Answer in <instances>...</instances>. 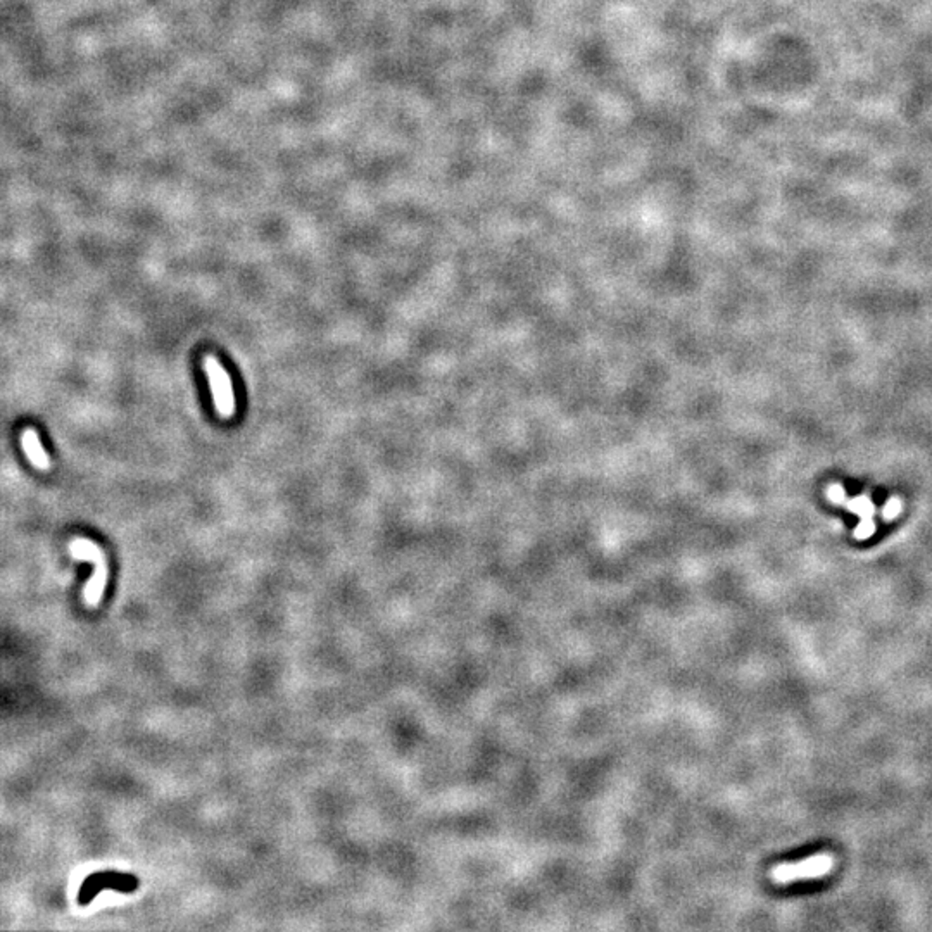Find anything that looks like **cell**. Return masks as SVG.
<instances>
[{
  "instance_id": "1",
  "label": "cell",
  "mask_w": 932,
  "mask_h": 932,
  "mask_svg": "<svg viewBox=\"0 0 932 932\" xmlns=\"http://www.w3.org/2000/svg\"><path fill=\"white\" fill-rule=\"evenodd\" d=\"M835 860L833 855L822 853L815 857L805 858L801 862L793 863H781L770 870V879L775 884H791L796 881H810V879H820L825 874H829L834 869Z\"/></svg>"
},
{
  "instance_id": "2",
  "label": "cell",
  "mask_w": 932,
  "mask_h": 932,
  "mask_svg": "<svg viewBox=\"0 0 932 932\" xmlns=\"http://www.w3.org/2000/svg\"><path fill=\"white\" fill-rule=\"evenodd\" d=\"M204 372H206L209 385H211L215 408L221 418H232L235 415V396H233L232 380L227 369L215 356L204 357Z\"/></svg>"
},
{
  "instance_id": "3",
  "label": "cell",
  "mask_w": 932,
  "mask_h": 932,
  "mask_svg": "<svg viewBox=\"0 0 932 932\" xmlns=\"http://www.w3.org/2000/svg\"><path fill=\"white\" fill-rule=\"evenodd\" d=\"M139 884L140 882L136 881L134 875H124L119 874V872H99V874L90 875L82 884L78 903L83 906L88 905L104 887H111V889L119 891V893H134L136 887H139Z\"/></svg>"
},
{
  "instance_id": "4",
  "label": "cell",
  "mask_w": 932,
  "mask_h": 932,
  "mask_svg": "<svg viewBox=\"0 0 932 932\" xmlns=\"http://www.w3.org/2000/svg\"><path fill=\"white\" fill-rule=\"evenodd\" d=\"M21 448L23 451H25L28 460L31 461V465H33L37 470H40V472H47V470L50 468L49 454H47L45 449L42 448V442H40L35 430L31 428L23 430Z\"/></svg>"
},
{
  "instance_id": "5",
  "label": "cell",
  "mask_w": 932,
  "mask_h": 932,
  "mask_svg": "<svg viewBox=\"0 0 932 932\" xmlns=\"http://www.w3.org/2000/svg\"><path fill=\"white\" fill-rule=\"evenodd\" d=\"M845 506L850 511H853L855 515L862 516V521H874L872 518H874L875 506L867 496H860L857 499L846 501Z\"/></svg>"
},
{
  "instance_id": "6",
  "label": "cell",
  "mask_w": 932,
  "mask_h": 932,
  "mask_svg": "<svg viewBox=\"0 0 932 932\" xmlns=\"http://www.w3.org/2000/svg\"><path fill=\"white\" fill-rule=\"evenodd\" d=\"M901 509H903L901 499H898V497H891V499L887 501V504L882 508V518L887 521L894 520V518L901 513Z\"/></svg>"
},
{
  "instance_id": "7",
  "label": "cell",
  "mask_w": 932,
  "mask_h": 932,
  "mask_svg": "<svg viewBox=\"0 0 932 932\" xmlns=\"http://www.w3.org/2000/svg\"><path fill=\"white\" fill-rule=\"evenodd\" d=\"M874 532H875L874 521H860L858 527L853 530V537L858 541H865L874 536Z\"/></svg>"
},
{
  "instance_id": "8",
  "label": "cell",
  "mask_w": 932,
  "mask_h": 932,
  "mask_svg": "<svg viewBox=\"0 0 932 932\" xmlns=\"http://www.w3.org/2000/svg\"><path fill=\"white\" fill-rule=\"evenodd\" d=\"M827 497H829V499L835 504L846 503V492H845V489H842L839 484L830 485V487L827 489Z\"/></svg>"
}]
</instances>
